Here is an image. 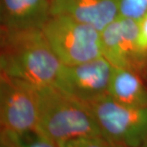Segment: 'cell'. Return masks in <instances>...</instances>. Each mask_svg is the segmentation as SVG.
Returning a JSON list of instances; mask_svg holds the SVG:
<instances>
[{
	"label": "cell",
	"instance_id": "7a4b0ae2",
	"mask_svg": "<svg viewBox=\"0 0 147 147\" xmlns=\"http://www.w3.org/2000/svg\"><path fill=\"white\" fill-rule=\"evenodd\" d=\"M38 96L37 131L57 144L81 137H101L99 123L86 104L54 86H36Z\"/></svg>",
	"mask_w": 147,
	"mask_h": 147
},
{
	"label": "cell",
	"instance_id": "277c9868",
	"mask_svg": "<svg viewBox=\"0 0 147 147\" xmlns=\"http://www.w3.org/2000/svg\"><path fill=\"white\" fill-rule=\"evenodd\" d=\"M110 147L147 144V105L127 106L109 95L88 104Z\"/></svg>",
	"mask_w": 147,
	"mask_h": 147
},
{
	"label": "cell",
	"instance_id": "3957f363",
	"mask_svg": "<svg viewBox=\"0 0 147 147\" xmlns=\"http://www.w3.org/2000/svg\"><path fill=\"white\" fill-rule=\"evenodd\" d=\"M42 30L61 64L73 65L103 57L100 32L65 15H53Z\"/></svg>",
	"mask_w": 147,
	"mask_h": 147
},
{
	"label": "cell",
	"instance_id": "8992f818",
	"mask_svg": "<svg viewBox=\"0 0 147 147\" xmlns=\"http://www.w3.org/2000/svg\"><path fill=\"white\" fill-rule=\"evenodd\" d=\"M112 65L104 57L73 65H61L54 87L86 105L108 95Z\"/></svg>",
	"mask_w": 147,
	"mask_h": 147
},
{
	"label": "cell",
	"instance_id": "4fadbf2b",
	"mask_svg": "<svg viewBox=\"0 0 147 147\" xmlns=\"http://www.w3.org/2000/svg\"><path fill=\"white\" fill-rule=\"evenodd\" d=\"M138 43L142 51L147 53V13L138 20Z\"/></svg>",
	"mask_w": 147,
	"mask_h": 147
},
{
	"label": "cell",
	"instance_id": "52a82bcc",
	"mask_svg": "<svg viewBox=\"0 0 147 147\" xmlns=\"http://www.w3.org/2000/svg\"><path fill=\"white\" fill-rule=\"evenodd\" d=\"M138 21L119 16L100 31L103 57L113 67L137 73L147 60L138 43Z\"/></svg>",
	"mask_w": 147,
	"mask_h": 147
},
{
	"label": "cell",
	"instance_id": "9c48e42d",
	"mask_svg": "<svg viewBox=\"0 0 147 147\" xmlns=\"http://www.w3.org/2000/svg\"><path fill=\"white\" fill-rule=\"evenodd\" d=\"M51 16V0H0L1 29H42Z\"/></svg>",
	"mask_w": 147,
	"mask_h": 147
},
{
	"label": "cell",
	"instance_id": "9a60e30c",
	"mask_svg": "<svg viewBox=\"0 0 147 147\" xmlns=\"http://www.w3.org/2000/svg\"><path fill=\"white\" fill-rule=\"evenodd\" d=\"M58 146H59V147H80L79 143L76 141V139L61 142V143L58 144Z\"/></svg>",
	"mask_w": 147,
	"mask_h": 147
},
{
	"label": "cell",
	"instance_id": "7c38bea8",
	"mask_svg": "<svg viewBox=\"0 0 147 147\" xmlns=\"http://www.w3.org/2000/svg\"><path fill=\"white\" fill-rule=\"evenodd\" d=\"M147 13V0H119V16L139 20Z\"/></svg>",
	"mask_w": 147,
	"mask_h": 147
},
{
	"label": "cell",
	"instance_id": "ba28073f",
	"mask_svg": "<svg viewBox=\"0 0 147 147\" xmlns=\"http://www.w3.org/2000/svg\"><path fill=\"white\" fill-rule=\"evenodd\" d=\"M52 16L65 15L99 31L119 16V0H51Z\"/></svg>",
	"mask_w": 147,
	"mask_h": 147
},
{
	"label": "cell",
	"instance_id": "5bb4252c",
	"mask_svg": "<svg viewBox=\"0 0 147 147\" xmlns=\"http://www.w3.org/2000/svg\"><path fill=\"white\" fill-rule=\"evenodd\" d=\"M80 147H110L101 137H81L76 139Z\"/></svg>",
	"mask_w": 147,
	"mask_h": 147
},
{
	"label": "cell",
	"instance_id": "5b68a950",
	"mask_svg": "<svg viewBox=\"0 0 147 147\" xmlns=\"http://www.w3.org/2000/svg\"><path fill=\"white\" fill-rule=\"evenodd\" d=\"M38 114L36 85L1 73V128L16 132L35 130Z\"/></svg>",
	"mask_w": 147,
	"mask_h": 147
},
{
	"label": "cell",
	"instance_id": "2e32d148",
	"mask_svg": "<svg viewBox=\"0 0 147 147\" xmlns=\"http://www.w3.org/2000/svg\"><path fill=\"white\" fill-rule=\"evenodd\" d=\"M115 147H122V146H115ZM141 147H147V144H146V145H144V146H142Z\"/></svg>",
	"mask_w": 147,
	"mask_h": 147
},
{
	"label": "cell",
	"instance_id": "8fae6325",
	"mask_svg": "<svg viewBox=\"0 0 147 147\" xmlns=\"http://www.w3.org/2000/svg\"><path fill=\"white\" fill-rule=\"evenodd\" d=\"M0 147H59L38 131L16 132L1 128Z\"/></svg>",
	"mask_w": 147,
	"mask_h": 147
},
{
	"label": "cell",
	"instance_id": "30bf717a",
	"mask_svg": "<svg viewBox=\"0 0 147 147\" xmlns=\"http://www.w3.org/2000/svg\"><path fill=\"white\" fill-rule=\"evenodd\" d=\"M108 95L127 106H146L147 88L136 72L113 67Z\"/></svg>",
	"mask_w": 147,
	"mask_h": 147
},
{
	"label": "cell",
	"instance_id": "6da1fadb",
	"mask_svg": "<svg viewBox=\"0 0 147 147\" xmlns=\"http://www.w3.org/2000/svg\"><path fill=\"white\" fill-rule=\"evenodd\" d=\"M1 73L36 86H53L62 64L41 29H1Z\"/></svg>",
	"mask_w": 147,
	"mask_h": 147
}]
</instances>
